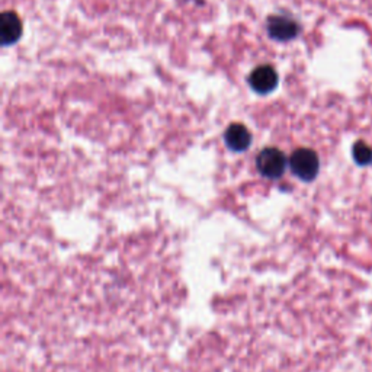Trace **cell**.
I'll use <instances>...</instances> for the list:
<instances>
[{
	"label": "cell",
	"instance_id": "1",
	"mask_svg": "<svg viewBox=\"0 0 372 372\" xmlns=\"http://www.w3.org/2000/svg\"><path fill=\"white\" fill-rule=\"evenodd\" d=\"M288 164L293 174L304 182H311L319 175V169H320L319 156L316 154V152H312L310 149L295 150L291 154Z\"/></svg>",
	"mask_w": 372,
	"mask_h": 372
},
{
	"label": "cell",
	"instance_id": "2",
	"mask_svg": "<svg viewBox=\"0 0 372 372\" xmlns=\"http://www.w3.org/2000/svg\"><path fill=\"white\" fill-rule=\"evenodd\" d=\"M287 157L275 147H268L262 150L256 159L257 170H259L262 176L268 179H279L285 174V170H287Z\"/></svg>",
	"mask_w": 372,
	"mask_h": 372
},
{
	"label": "cell",
	"instance_id": "3",
	"mask_svg": "<svg viewBox=\"0 0 372 372\" xmlns=\"http://www.w3.org/2000/svg\"><path fill=\"white\" fill-rule=\"evenodd\" d=\"M266 30L271 38L276 41H291L300 34V25L290 16L274 15L266 22Z\"/></svg>",
	"mask_w": 372,
	"mask_h": 372
},
{
	"label": "cell",
	"instance_id": "4",
	"mask_svg": "<svg viewBox=\"0 0 372 372\" xmlns=\"http://www.w3.org/2000/svg\"><path fill=\"white\" fill-rule=\"evenodd\" d=\"M249 84L254 92L261 95H268L272 91H275L278 86V73L269 64L259 66L250 73Z\"/></svg>",
	"mask_w": 372,
	"mask_h": 372
},
{
	"label": "cell",
	"instance_id": "5",
	"mask_svg": "<svg viewBox=\"0 0 372 372\" xmlns=\"http://www.w3.org/2000/svg\"><path fill=\"white\" fill-rule=\"evenodd\" d=\"M227 147L233 152H244L252 145V134L243 124H232L224 133Z\"/></svg>",
	"mask_w": 372,
	"mask_h": 372
},
{
	"label": "cell",
	"instance_id": "6",
	"mask_svg": "<svg viewBox=\"0 0 372 372\" xmlns=\"http://www.w3.org/2000/svg\"><path fill=\"white\" fill-rule=\"evenodd\" d=\"M22 35V22L15 12H5L0 16V38L5 45L15 44Z\"/></svg>",
	"mask_w": 372,
	"mask_h": 372
},
{
	"label": "cell",
	"instance_id": "7",
	"mask_svg": "<svg viewBox=\"0 0 372 372\" xmlns=\"http://www.w3.org/2000/svg\"><path fill=\"white\" fill-rule=\"evenodd\" d=\"M354 160L359 166H371L372 164V147L368 146L363 141H356L352 149Z\"/></svg>",
	"mask_w": 372,
	"mask_h": 372
}]
</instances>
